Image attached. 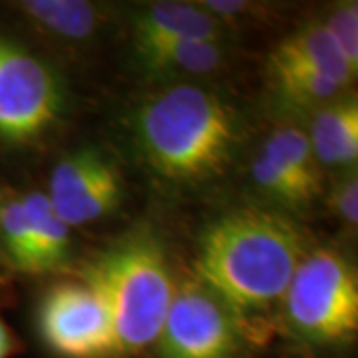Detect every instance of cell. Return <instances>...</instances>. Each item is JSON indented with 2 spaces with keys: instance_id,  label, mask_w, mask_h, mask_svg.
<instances>
[{
  "instance_id": "6da1fadb",
  "label": "cell",
  "mask_w": 358,
  "mask_h": 358,
  "mask_svg": "<svg viewBox=\"0 0 358 358\" xmlns=\"http://www.w3.org/2000/svg\"><path fill=\"white\" fill-rule=\"evenodd\" d=\"M305 253V233L285 213L235 207L203 229L193 275L217 294L261 350L271 341L275 310Z\"/></svg>"
},
{
  "instance_id": "7a4b0ae2",
  "label": "cell",
  "mask_w": 358,
  "mask_h": 358,
  "mask_svg": "<svg viewBox=\"0 0 358 358\" xmlns=\"http://www.w3.org/2000/svg\"><path fill=\"white\" fill-rule=\"evenodd\" d=\"M129 129L155 178L183 189L223 178L245 141L237 108L215 90L192 82L148 94L134 108Z\"/></svg>"
},
{
  "instance_id": "3957f363",
  "label": "cell",
  "mask_w": 358,
  "mask_h": 358,
  "mask_svg": "<svg viewBox=\"0 0 358 358\" xmlns=\"http://www.w3.org/2000/svg\"><path fill=\"white\" fill-rule=\"evenodd\" d=\"M84 277L108 301L120 357L152 355L178 287L159 237L148 227L129 231L88 263Z\"/></svg>"
},
{
  "instance_id": "277c9868",
  "label": "cell",
  "mask_w": 358,
  "mask_h": 358,
  "mask_svg": "<svg viewBox=\"0 0 358 358\" xmlns=\"http://www.w3.org/2000/svg\"><path fill=\"white\" fill-rule=\"evenodd\" d=\"M281 327L296 350L338 355L358 333V277L333 247H315L299 261L281 303Z\"/></svg>"
},
{
  "instance_id": "5b68a950",
  "label": "cell",
  "mask_w": 358,
  "mask_h": 358,
  "mask_svg": "<svg viewBox=\"0 0 358 358\" xmlns=\"http://www.w3.org/2000/svg\"><path fill=\"white\" fill-rule=\"evenodd\" d=\"M265 72L273 96L294 112H317L345 96L357 78L322 20L285 36L268 52Z\"/></svg>"
},
{
  "instance_id": "8992f818",
  "label": "cell",
  "mask_w": 358,
  "mask_h": 358,
  "mask_svg": "<svg viewBox=\"0 0 358 358\" xmlns=\"http://www.w3.org/2000/svg\"><path fill=\"white\" fill-rule=\"evenodd\" d=\"M66 88L46 60L24 44L0 36V140L28 145L62 122Z\"/></svg>"
},
{
  "instance_id": "52a82bcc",
  "label": "cell",
  "mask_w": 358,
  "mask_h": 358,
  "mask_svg": "<svg viewBox=\"0 0 358 358\" xmlns=\"http://www.w3.org/2000/svg\"><path fill=\"white\" fill-rule=\"evenodd\" d=\"M257 350L217 294L187 275L176 287L152 358H253Z\"/></svg>"
},
{
  "instance_id": "ba28073f",
  "label": "cell",
  "mask_w": 358,
  "mask_h": 358,
  "mask_svg": "<svg viewBox=\"0 0 358 358\" xmlns=\"http://www.w3.org/2000/svg\"><path fill=\"white\" fill-rule=\"evenodd\" d=\"M36 329L54 358H122L108 301L86 277L44 291Z\"/></svg>"
},
{
  "instance_id": "9c48e42d",
  "label": "cell",
  "mask_w": 358,
  "mask_h": 358,
  "mask_svg": "<svg viewBox=\"0 0 358 358\" xmlns=\"http://www.w3.org/2000/svg\"><path fill=\"white\" fill-rule=\"evenodd\" d=\"M46 197L72 229L112 215L124 199V181L100 148H80L54 166Z\"/></svg>"
},
{
  "instance_id": "30bf717a",
  "label": "cell",
  "mask_w": 358,
  "mask_h": 358,
  "mask_svg": "<svg viewBox=\"0 0 358 358\" xmlns=\"http://www.w3.org/2000/svg\"><path fill=\"white\" fill-rule=\"evenodd\" d=\"M131 48L167 40H209L227 44L229 28L199 2H152L131 16Z\"/></svg>"
},
{
  "instance_id": "8fae6325",
  "label": "cell",
  "mask_w": 358,
  "mask_h": 358,
  "mask_svg": "<svg viewBox=\"0 0 358 358\" xmlns=\"http://www.w3.org/2000/svg\"><path fill=\"white\" fill-rule=\"evenodd\" d=\"M143 74L154 78H201L215 74L229 60L227 44L209 40H167L134 46Z\"/></svg>"
},
{
  "instance_id": "7c38bea8",
  "label": "cell",
  "mask_w": 358,
  "mask_h": 358,
  "mask_svg": "<svg viewBox=\"0 0 358 358\" xmlns=\"http://www.w3.org/2000/svg\"><path fill=\"white\" fill-rule=\"evenodd\" d=\"M319 166L350 167L358 157V102L355 96H341L313 114L307 134Z\"/></svg>"
},
{
  "instance_id": "4fadbf2b",
  "label": "cell",
  "mask_w": 358,
  "mask_h": 358,
  "mask_svg": "<svg viewBox=\"0 0 358 358\" xmlns=\"http://www.w3.org/2000/svg\"><path fill=\"white\" fill-rule=\"evenodd\" d=\"M18 10L52 36L84 42L106 24V10L84 0H24Z\"/></svg>"
},
{
  "instance_id": "5bb4252c",
  "label": "cell",
  "mask_w": 358,
  "mask_h": 358,
  "mask_svg": "<svg viewBox=\"0 0 358 358\" xmlns=\"http://www.w3.org/2000/svg\"><path fill=\"white\" fill-rule=\"evenodd\" d=\"M22 203L32 233L36 273L58 268L70 253V227L56 215L46 193H24Z\"/></svg>"
},
{
  "instance_id": "9a60e30c",
  "label": "cell",
  "mask_w": 358,
  "mask_h": 358,
  "mask_svg": "<svg viewBox=\"0 0 358 358\" xmlns=\"http://www.w3.org/2000/svg\"><path fill=\"white\" fill-rule=\"evenodd\" d=\"M263 145L289 169V173L310 195H315L319 199L320 192H322L320 167L310 150L307 131L294 128V126H281L268 134Z\"/></svg>"
},
{
  "instance_id": "2e32d148",
  "label": "cell",
  "mask_w": 358,
  "mask_h": 358,
  "mask_svg": "<svg viewBox=\"0 0 358 358\" xmlns=\"http://www.w3.org/2000/svg\"><path fill=\"white\" fill-rule=\"evenodd\" d=\"M251 178L265 197L287 209H307L317 201V197L310 195L265 145H261L251 162Z\"/></svg>"
},
{
  "instance_id": "e0dca14e",
  "label": "cell",
  "mask_w": 358,
  "mask_h": 358,
  "mask_svg": "<svg viewBox=\"0 0 358 358\" xmlns=\"http://www.w3.org/2000/svg\"><path fill=\"white\" fill-rule=\"evenodd\" d=\"M0 253L14 268L22 273H36L32 233L22 195L0 199Z\"/></svg>"
},
{
  "instance_id": "ac0fdd59",
  "label": "cell",
  "mask_w": 358,
  "mask_h": 358,
  "mask_svg": "<svg viewBox=\"0 0 358 358\" xmlns=\"http://www.w3.org/2000/svg\"><path fill=\"white\" fill-rule=\"evenodd\" d=\"M327 30L331 32L334 44L345 56L346 64L357 74L358 72V4L343 2L336 4L327 18L322 20Z\"/></svg>"
},
{
  "instance_id": "d6986e66",
  "label": "cell",
  "mask_w": 358,
  "mask_h": 358,
  "mask_svg": "<svg viewBox=\"0 0 358 358\" xmlns=\"http://www.w3.org/2000/svg\"><path fill=\"white\" fill-rule=\"evenodd\" d=\"M331 207L346 229L357 231L358 225V179L355 169L346 171L331 193Z\"/></svg>"
},
{
  "instance_id": "ffe728a7",
  "label": "cell",
  "mask_w": 358,
  "mask_h": 358,
  "mask_svg": "<svg viewBox=\"0 0 358 358\" xmlns=\"http://www.w3.org/2000/svg\"><path fill=\"white\" fill-rule=\"evenodd\" d=\"M20 350V343L14 336L8 324L0 319V358H13Z\"/></svg>"
},
{
  "instance_id": "44dd1931",
  "label": "cell",
  "mask_w": 358,
  "mask_h": 358,
  "mask_svg": "<svg viewBox=\"0 0 358 358\" xmlns=\"http://www.w3.org/2000/svg\"><path fill=\"white\" fill-rule=\"evenodd\" d=\"M0 267H2V253H0Z\"/></svg>"
}]
</instances>
